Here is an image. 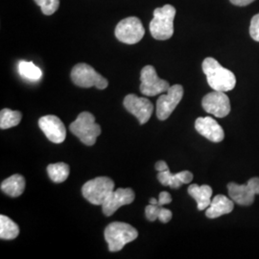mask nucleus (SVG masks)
<instances>
[{
	"instance_id": "4468645a",
	"label": "nucleus",
	"mask_w": 259,
	"mask_h": 259,
	"mask_svg": "<svg viewBox=\"0 0 259 259\" xmlns=\"http://www.w3.org/2000/svg\"><path fill=\"white\" fill-rule=\"evenodd\" d=\"M136 199L135 191L132 188H118L113 191L102 204L103 213L111 216L119 207L132 204Z\"/></svg>"
},
{
	"instance_id": "c85d7f7f",
	"label": "nucleus",
	"mask_w": 259,
	"mask_h": 259,
	"mask_svg": "<svg viewBox=\"0 0 259 259\" xmlns=\"http://www.w3.org/2000/svg\"><path fill=\"white\" fill-rule=\"evenodd\" d=\"M172 202V197L171 195L169 194L166 191H163V192H160L159 197H158V203L157 205H164V204H170Z\"/></svg>"
},
{
	"instance_id": "f257e3e1",
	"label": "nucleus",
	"mask_w": 259,
	"mask_h": 259,
	"mask_svg": "<svg viewBox=\"0 0 259 259\" xmlns=\"http://www.w3.org/2000/svg\"><path fill=\"white\" fill-rule=\"evenodd\" d=\"M203 71L207 83L213 91L230 92L235 88L236 78L231 70L225 68L214 58H206L203 62Z\"/></svg>"
},
{
	"instance_id": "2f4dec72",
	"label": "nucleus",
	"mask_w": 259,
	"mask_h": 259,
	"mask_svg": "<svg viewBox=\"0 0 259 259\" xmlns=\"http://www.w3.org/2000/svg\"><path fill=\"white\" fill-rule=\"evenodd\" d=\"M149 202H150V204H157V203H158V201H157V199H155V198H151Z\"/></svg>"
},
{
	"instance_id": "7c9ffc66",
	"label": "nucleus",
	"mask_w": 259,
	"mask_h": 259,
	"mask_svg": "<svg viewBox=\"0 0 259 259\" xmlns=\"http://www.w3.org/2000/svg\"><path fill=\"white\" fill-rule=\"evenodd\" d=\"M155 167H156V169H157V171H158V172H162V171H165V170L169 169V167L167 165L166 162L163 161V160L157 161V163H156V166Z\"/></svg>"
},
{
	"instance_id": "6e6552de",
	"label": "nucleus",
	"mask_w": 259,
	"mask_h": 259,
	"mask_svg": "<svg viewBox=\"0 0 259 259\" xmlns=\"http://www.w3.org/2000/svg\"><path fill=\"white\" fill-rule=\"evenodd\" d=\"M140 92L146 96H156L160 93H167L171 87L169 83L160 79L154 66L146 65L140 73Z\"/></svg>"
},
{
	"instance_id": "a211bd4d",
	"label": "nucleus",
	"mask_w": 259,
	"mask_h": 259,
	"mask_svg": "<svg viewBox=\"0 0 259 259\" xmlns=\"http://www.w3.org/2000/svg\"><path fill=\"white\" fill-rule=\"evenodd\" d=\"M25 179L24 177L16 174L9 177L1 184V190L10 197L16 198L19 197L24 192L25 189Z\"/></svg>"
},
{
	"instance_id": "b1692460",
	"label": "nucleus",
	"mask_w": 259,
	"mask_h": 259,
	"mask_svg": "<svg viewBox=\"0 0 259 259\" xmlns=\"http://www.w3.org/2000/svg\"><path fill=\"white\" fill-rule=\"evenodd\" d=\"M46 16H51L59 8L60 0H35Z\"/></svg>"
},
{
	"instance_id": "6ab92c4d",
	"label": "nucleus",
	"mask_w": 259,
	"mask_h": 259,
	"mask_svg": "<svg viewBox=\"0 0 259 259\" xmlns=\"http://www.w3.org/2000/svg\"><path fill=\"white\" fill-rule=\"evenodd\" d=\"M19 234V226L5 215L0 216V238L3 240H13Z\"/></svg>"
},
{
	"instance_id": "7ed1b4c3",
	"label": "nucleus",
	"mask_w": 259,
	"mask_h": 259,
	"mask_svg": "<svg viewBox=\"0 0 259 259\" xmlns=\"http://www.w3.org/2000/svg\"><path fill=\"white\" fill-rule=\"evenodd\" d=\"M105 239L112 252L119 251L130 242L136 240L139 232L127 223L113 222L105 230Z\"/></svg>"
},
{
	"instance_id": "ddd939ff",
	"label": "nucleus",
	"mask_w": 259,
	"mask_h": 259,
	"mask_svg": "<svg viewBox=\"0 0 259 259\" xmlns=\"http://www.w3.org/2000/svg\"><path fill=\"white\" fill-rule=\"evenodd\" d=\"M38 126L47 139L53 143H62L66 138V130L62 120L55 115H46L39 118Z\"/></svg>"
},
{
	"instance_id": "f8f14e48",
	"label": "nucleus",
	"mask_w": 259,
	"mask_h": 259,
	"mask_svg": "<svg viewBox=\"0 0 259 259\" xmlns=\"http://www.w3.org/2000/svg\"><path fill=\"white\" fill-rule=\"evenodd\" d=\"M124 107L138 118L141 125L150 120L154 111V106L150 100L135 94H129L124 98Z\"/></svg>"
},
{
	"instance_id": "f3484780",
	"label": "nucleus",
	"mask_w": 259,
	"mask_h": 259,
	"mask_svg": "<svg viewBox=\"0 0 259 259\" xmlns=\"http://www.w3.org/2000/svg\"><path fill=\"white\" fill-rule=\"evenodd\" d=\"M188 194L197 202L199 210L206 209L211 204L212 188L207 185H191L188 186Z\"/></svg>"
},
{
	"instance_id": "f03ea898",
	"label": "nucleus",
	"mask_w": 259,
	"mask_h": 259,
	"mask_svg": "<svg viewBox=\"0 0 259 259\" xmlns=\"http://www.w3.org/2000/svg\"><path fill=\"white\" fill-rule=\"evenodd\" d=\"M176 9L166 4L154 11V18L150 22V32L152 37L158 40H166L174 34V19Z\"/></svg>"
},
{
	"instance_id": "9b49d317",
	"label": "nucleus",
	"mask_w": 259,
	"mask_h": 259,
	"mask_svg": "<svg viewBox=\"0 0 259 259\" xmlns=\"http://www.w3.org/2000/svg\"><path fill=\"white\" fill-rule=\"evenodd\" d=\"M202 106L207 113L219 118L226 117L231 112L230 98L224 92L207 93L203 98Z\"/></svg>"
},
{
	"instance_id": "aec40b11",
	"label": "nucleus",
	"mask_w": 259,
	"mask_h": 259,
	"mask_svg": "<svg viewBox=\"0 0 259 259\" xmlns=\"http://www.w3.org/2000/svg\"><path fill=\"white\" fill-rule=\"evenodd\" d=\"M69 165H67L65 162L53 163L47 166L48 176L56 184H61L66 181V179L69 176Z\"/></svg>"
},
{
	"instance_id": "dca6fc26",
	"label": "nucleus",
	"mask_w": 259,
	"mask_h": 259,
	"mask_svg": "<svg viewBox=\"0 0 259 259\" xmlns=\"http://www.w3.org/2000/svg\"><path fill=\"white\" fill-rule=\"evenodd\" d=\"M233 208L234 202L232 200L224 195H217L213 198L211 204L206 208L205 215L209 219H215L232 212Z\"/></svg>"
},
{
	"instance_id": "423d86ee",
	"label": "nucleus",
	"mask_w": 259,
	"mask_h": 259,
	"mask_svg": "<svg viewBox=\"0 0 259 259\" xmlns=\"http://www.w3.org/2000/svg\"><path fill=\"white\" fill-rule=\"evenodd\" d=\"M72 82L81 88H92L95 87L98 90H105L109 82L108 80L99 74L93 66L87 64H78L75 65L71 71Z\"/></svg>"
},
{
	"instance_id": "2eb2a0df",
	"label": "nucleus",
	"mask_w": 259,
	"mask_h": 259,
	"mask_svg": "<svg viewBox=\"0 0 259 259\" xmlns=\"http://www.w3.org/2000/svg\"><path fill=\"white\" fill-rule=\"evenodd\" d=\"M195 129L200 135L212 142H221L225 138L222 127L217 121L209 116L197 118L195 122Z\"/></svg>"
},
{
	"instance_id": "1a4fd4ad",
	"label": "nucleus",
	"mask_w": 259,
	"mask_h": 259,
	"mask_svg": "<svg viewBox=\"0 0 259 259\" xmlns=\"http://www.w3.org/2000/svg\"><path fill=\"white\" fill-rule=\"evenodd\" d=\"M228 191L234 203L239 205H250L254 201V196L259 195V178H251L246 185L230 183Z\"/></svg>"
},
{
	"instance_id": "9d476101",
	"label": "nucleus",
	"mask_w": 259,
	"mask_h": 259,
	"mask_svg": "<svg viewBox=\"0 0 259 259\" xmlns=\"http://www.w3.org/2000/svg\"><path fill=\"white\" fill-rule=\"evenodd\" d=\"M184 96V88L181 84H174L169 88L166 94L160 95L157 101V117L159 120L168 119L176 109Z\"/></svg>"
},
{
	"instance_id": "0eeeda50",
	"label": "nucleus",
	"mask_w": 259,
	"mask_h": 259,
	"mask_svg": "<svg viewBox=\"0 0 259 259\" xmlns=\"http://www.w3.org/2000/svg\"><path fill=\"white\" fill-rule=\"evenodd\" d=\"M116 38L126 45H136L145 34L141 20L136 17H130L121 20L114 31Z\"/></svg>"
},
{
	"instance_id": "39448f33",
	"label": "nucleus",
	"mask_w": 259,
	"mask_h": 259,
	"mask_svg": "<svg viewBox=\"0 0 259 259\" xmlns=\"http://www.w3.org/2000/svg\"><path fill=\"white\" fill-rule=\"evenodd\" d=\"M114 183L108 177H97L85 183L82 193L85 200L96 205H102L107 198L114 191Z\"/></svg>"
},
{
	"instance_id": "5701e85b",
	"label": "nucleus",
	"mask_w": 259,
	"mask_h": 259,
	"mask_svg": "<svg viewBox=\"0 0 259 259\" xmlns=\"http://www.w3.org/2000/svg\"><path fill=\"white\" fill-rule=\"evenodd\" d=\"M157 180L161 185H164V186H170L171 188H174V189H178L182 186V185H184L179 180L176 174H172L169 169L165 171H162V172H159L157 174Z\"/></svg>"
},
{
	"instance_id": "20e7f679",
	"label": "nucleus",
	"mask_w": 259,
	"mask_h": 259,
	"mask_svg": "<svg viewBox=\"0 0 259 259\" xmlns=\"http://www.w3.org/2000/svg\"><path fill=\"white\" fill-rule=\"evenodd\" d=\"M70 132L81 140L84 145L93 146L97 138L101 135V127L95 122V117L91 112H81L77 119L69 126Z\"/></svg>"
},
{
	"instance_id": "c756f323",
	"label": "nucleus",
	"mask_w": 259,
	"mask_h": 259,
	"mask_svg": "<svg viewBox=\"0 0 259 259\" xmlns=\"http://www.w3.org/2000/svg\"><path fill=\"white\" fill-rule=\"evenodd\" d=\"M230 1L235 6L243 7V6H247L250 3H252L254 0H230Z\"/></svg>"
},
{
	"instance_id": "4be33fe9",
	"label": "nucleus",
	"mask_w": 259,
	"mask_h": 259,
	"mask_svg": "<svg viewBox=\"0 0 259 259\" xmlns=\"http://www.w3.org/2000/svg\"><path fill=\"white\" fill-rule=\"evenodd\" d=\"M22 118L21 112L12 111L10 109H3L0 112V128L2 130L10 129L19 125Z\"/></svg>"
},
{
	"instance_id": "393cba45",
	"label": "nucleus",
	"mask_w": 259,
	"mask_h": 259,
	"mask_svg": "<svg viewBox=\"0 0 259 259\" xmlns=\"http://www.w3.org/2000/svg\"><path fill=\"white\" fill-rule=\"evenodd\" d=\"M161 206L157 204H150L145 207V215L149 221L154 222L158 219V213L160 210Z\"/></svg>"
},
{
	"instance_id": "cd10ccee",
	"label": "nucleus",
	"mask_w": 259,
	"mask_h": 259,
	"mask_svg": "<svg viewBox=\"0 0 259 259\" xmlns=\"http://www.w3.org/2000/svg\"><path fill=\"white\" fill-rule=\"evenodd\" d=\"M172 216L173 214L169 209L161 207L158 213V220L161 223H168L172 219Z\"/></svg>"
},
{
	"instance_id": "412c9836",
	"label": "nucleus",
	"mask_w": 259,
	"mask_h": 259,
	"mask_svg": "<svg viewBox=\"0 0 259 259\" xmlns=\"http://www.w3.org/2000/svg\"><path fill=\"white\" fill-rule=\"evenodd\" d=\"M18 68H19V75L28 81L36 82L38 81L42 76V71L40 70V68L31 62L21 61L19 62Z\"/></svg>"
},
{
	"instance_id": "a878e982",
	"label": "nucleus",
	"mask_w": 259,
	"mask_h": 259,
	"mask_svg": "<svg viewBox=\"0 0 259 259\" xmlns=\"http://www.w3.org/2000/svg\"><path fill=\"white\" fill-rule=\"evenodd\" d=\"M250 35L255 41H259V13L253 16L250 25Z\"/></svg>"
},
{
	"instance_id": "bb28decb",
	"label": "nucleus",
	"mask_w": 259,
	"mask_h": 259,
	"mask_svg": "<svg viewBox=\"0 0 259 259\" xmlns=\"http://www.w3.org/2000/svg\"><path fill=\"white\" fill-rule=\"evenodd\" d=\"M177 177L179 178V180L184 184V185H187L190 184L193 180V174L190 171H182L177 173Z\"/></svg>"
}]
</instances>
